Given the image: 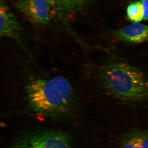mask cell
<instances>
[{
  "label": "cell",
  "mask_w": 148,
  "mask_h": 148,
  "mask_svg": "<svg viewBox=\"0 0 148 148\" xmlns=\"http://www.w3.org/2000/svg\"><path fill=\"white\" fill-rule=\"evenodd\" d=\"M0 20L1 37L13 40L20 46L24 55L34 59L24 42L23 30L20 24L3 0L1 2Z\"/></svg>",
  "instance_id": "cell-4"
},
{
  "label": "cell",
  "mask_w": 148,
  "mask_h": 148,
  "mask_svg": "<svg viewBox=\"0 0 148 148\" xmlns=\"http://www.w3.org/2000/svg\"><path fill=\"white\" fill-rule=\"evenodd\" d=\"M114 36L121 42L131 44L142 43L148 40V26L133 23L116 30Z\"/></svg>",
  "instance_id": "cell-6"
},
{
  "label": "cell",
  "mask_w": 148,
  "mask_h": 148,
  "mask_svg": "<svg viewBox=\"0 0 148 148\" xmlns=\"http://www.w3.org/2000/svg\"><path fill=\"white\" fill-rule=\"evenodd\" d=\"M15 4L29 22L35 25H47L53 16L52 8L46 0H16Z\"/></svg>",
  "instance_id": "cell-5"
},
{
  "label": "cell",
  "mask_w": 148,
  "mask_h": 148,
  "mask_svg": "<svg viewBox=\"0 0 148 148\" xmlns=\"http://www.w3.org/2000/svg\"><path fill=\"white\" fill-rule=\"evenodd\" d=\"M121 148H148V129H133L121 138Z\"/></svg>",
  "instance_id": "cell-7"
},
{
  "label": "cell",
  "mask_w": 148,
  "mask_h": 148,
  "mask_svg": "<svg viewBox=\"0 0 148 148\" xmlns=\"http://www.w3.org/2000/svg\"><path fill=\"white\" fill-rule=\"evenodd\" d=\"M95 82L105 95L121 104H148V78L135 66L119 59H110L96 71Z\"/></svg>",
  "instance_id": "cell-2"
},
{
  "label": "cell",
  "mask_w": 148,
  "mask_h": 148,
  "mask_svg": "<svg viewBox=\"0 0 148 148\" xmlns=\"http://www.w3.org/2000/svg\"><path fill=\"white\" fill-rule=\"evenodd\" d=\"M144 7V19L148 20V0H142L141 1Z\"/></svg>",
  "instance_id": "cell-11"
},
{
  "label": "cell",
  "mask_w": 148,
  "mask_h": 148,
  "mask_svg": "<svg viewBox=\"0 0 148 148\" xmlns=\"http://www.w3.org/2000/svg\"><path fill=\"white\" fill-rule=\"evenodd\" d=\"M10 80L12 99L30 116L40 120L67 121L77 116L80 99L76 84L69 76L40 68L35 60L14 57Z\"/></svg>",
  "instance_id": "cell-1"
},
{
  "label": "cell",
  "mask_w": 148,
  "mask_h": 148,
  "mask_svg": "<svg viewBox=\"0 0 148 148\" xmlns=\"http://www.w3.org/2000/svg\"><path fill=\"white\" fill-rule=\"evenodd\" d=\"M51 8L57 7V8H64L62 0H46Z\"/></svg>",
  "instance_id": "cell-10"
},
{
  "label": "cell",
  "mask_w": 148,
  "mask_h": 148,
  "mask_svg": "<svg viewBox=\"0 0 148 148\" xmlns=\"http://www.w3.org/2000/svg\"><path fill=\"white\" fill-rule=\"evenodd\" d=\"M86 0H62L64 8L71 10L78 8Z\"/></svg>",
  "instance_id": "cell-9"
},
{
  "label": "cell",
  "mask_w": 148,
  "mask_h": 148,
  "mask_svg": "<svg viewBox=\"0 0 148 148\" xmlns=\"http://www.w3.org/2000/svg\"><path fill=\"white\" fill-rule=\"evenodd\" d=\"M9 148H73V145L71 138L66 132L42 130L24 135Z\"/></svg>",
  "instance_id": "cell-3"
},
{
  "label": "cell",
  "mask_w": 148,
  "mask_h": 148,
  "mask_svg": "<svg viewBox=\"0 0 148 148\" xmlns=\"http://www.w3.org/2000/svg\"><path fill=\"white\" fill-rule=\"evenodd\" d=\"M128 19L134 23H138L144 19V7L141 1L134 2L128 5L127 9Z\"/></svg>",
  "instance_id": "cell-8"
}]
</instances>
